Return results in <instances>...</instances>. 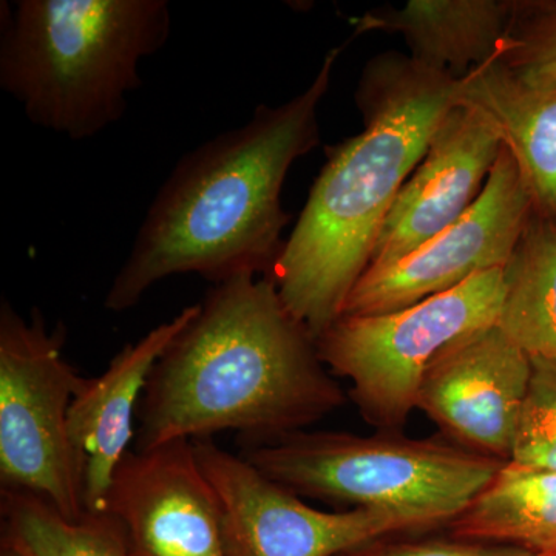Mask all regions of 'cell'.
<instances>
[{"mask_svg":"<svg viewBox=\"0 0 556 556\" xmlns=\"http://www.w3.org/2000/svg\"><path fill=\"white\" fill-rule=\"evenodd\" d=\"M2 544L22 556H135L110 511L64 517L49 501L28 492H0Z\"/></svg>","mask_w":556,"mask_h":556,"instance_id":"ac0fdd59","label":"cell"},{"mask_svg":"<svg viewBox=\"0 0 556 556\" xmlns=\"http://www.w3.org/2000/svg\"><path fill=\"white\" fill-rule=\"evenodd\" d=\"M460 79L409 54H376L356 94L364 129L328 149L324 169L268 277L300 324L320 338L342 314L376 240L428 142L459 101Z\"/></svg>","mask_w":556,"mask_h":556,"instance_id":"3957f363","label":"cell"},{"mask_svg":"<svg viewBox=\"0 0 556 556\" xmlns=\"http://www.w3.org/2000/svg\"><path fill=\"white\" fill-rule=\"evenodd\" d=\"M0 556H22L20 552L14 551V548H11L9 546H3V544H0Z\"/></svg>","mask_w":556,"mask_h":556,"instance_id":"7402d4cb","label":"cell"},{"mask_svg":"<svg viewBox=\"0 0 556 556\" xmlns=\"http://www.w3.org/2000/svg\"><path fill=\"white\" fill-rule=\"evenodd\" d=\"M316 338L268 276L214 285L175 336L139 401L135 450L233 431L240 447L287 437L345 404Z\"/></svg>","mask_w":556,"mask_h":556,"instance_id":"6da1fadb","label":"cell"},{"mask_svg":"<svg viewBox=\"0 0 556 556\" xmlns=\"http://www.w3.org/2000/svg\"><path fill=\"white\" fill-rule=\"evenodd\" d=\"M530 378V357L493 325L439 356L422 380L416 408L459 447L507 463Z\"/></svg>","mask_w":556,"mask_h":556,"instance_id":"8fae6325","label":"cell"},{"mask_svg":"<svg viewBox=\"0 0 556 556\" xmlns=\"http://www.w3.org/2000/svg\"><path fill=\"white\" fill-rule=\"evenodd\" d=\"M532 378L510 460L556 471V365L530 358Z\"/></svg>","mask_w":556,"mask_h":556,"instance_id":"d6986e66","label":"cell"},{"mask_svg":"<svg viewBox=\"0 0 556 556\" xmlns=\"http://www.w3.org/2000/svg\"><path fill=\"white\" fill-rule=\"evenodd\" d=\"M497 58L526 75L556 79V0H515Z\"/></svg>","mask_w":556,"mask_h":556,"instance_id":"ffe728a7","label":"cell"},{"mask_svg":"<svg viewBox=\"0 0 556 556\" xmlns=\"http://www.w3.org/2000/svg\"><path fill=\"white\" fill-rule=\"evenodd\" d=\"M65 328L39 309L24 317L0 305V484L43 497L64 517L84 514L83 481L67 433L84 382L62 354Z\"/></svg>","mask_w":556,"mask_h":556,"instance_id":"52a82bcc","label":"cell"},{"mask_svg":"<svg viewBox=\"0 0 556 556\" xmlns=\"http://www.w3.org/2000/svg\"><path fill=\"white\" fill-rule=\"evenodd\" d=\"M532 215L517 161L504 146L473 206L407 257L365 270L340 316H379L408 308L478 274L506 268Z\"/></svg>","mask_w":556,"mask_h":556,"instance_id":"9c48e42d","label":"cell"},{"mask_svg":"<svg viewBox=\"0 0 556 556\" xmlns=\"http://www.w3.org/2000/svg\"><path fill=\"white\" fill-rule=\"evenodd\" d=\"M496 327L530 358L556 365V225L532 215L504 268Z\"/></svg>","mask_w":556,"mask_h":556,"instance_id":"e0dca14e","label":"cell"},{"mask_svg":"<svg viewBox=\"0 0 556 556\" xmlns=\"http://www.w3.org/2000/svg\"><path fill=\"white\" fill-rule=\"evenodd\" d=\"M166 0L0 3V87L30 123L83 141L123 118L139 64L170 36Z\"/></svg>","mask_w":556,"mask_h":556,"instance_id":"277c9868","label":"cell"},{"mask_svg":"<svg viewBox=\"0 0 556 556\" xmlns=\"http://www.w3.org/2000/svg\"><path fill=\"white\" fill-rule=\"evenodd\" d=\"M506 292L504 268L379 316H340L316 340L331 375L350 382L361 415L397 431L416 408L428 369L460 340L496 325Z\"/></svg>","mask_w":556,"mask_h":556,"instance_id":"8992f818","label":"cell"},{"mask_svg":"<svg viewBox=\"0 0 556 556\" xmlns=\"http://www.w3.org/2000/svg\"><path fill=\"white\" fill-rule=\"evenodd\" d=\"M448 527L460 540L556 556V471L507 460Z\"/></svg>","mask_w":556,"mask_h":556,"instance_id":"2e32d148","label":"cell"},{"mask_svg":"<svg viewBox=\"0 0 556 556\" xmlns=\"http://www.w3.org/2000/svg\"><path fill=\"white\" fill-rule=\"evenodd\" d=\"M459 100L495 124L533 215L556 225V79L526 75L496 56L460 78Z\"/></svg>","mask_w":556,"mask_h":556,"instance_id":"5bb4252c","label":"cell"},{"mask_svg":"<svg viewBox=\"0 0 556 556\" xmlns=\"http://www.w3.org/2000/svg\"><path fill=\"white\" fill-rule=\"evenodd\" d=\"M343 47L328 51L313 83L280 105L186 153L161 186L104 308L126 313L150 288L178 274L218 285L269 276L283 251L289 214L281 190L292 164L320 142L318 109Z\"/></svg>","mask_w":556,"mask_h":556,"instance_id":"7a4b0ae2","label":"cell"},{"mask_svg":"<svg viewBox=\"0 0 556 556\" xmlns=\"http://www.w3.org/2000/svg\"><path fill=\"white\" fill-rule=\"evenodd\" d=\"M108 511L135 556H229L222 506L192 441L130 448L113 477Z\"/></svg>","mask_w":556,"mask_h":556,"instance_id":"30bf717a","label":"cell"},{"mask_svg":"<svg viewBox=\"0 0 556 556\" xmlns=\"http://www.w3.org/2000/svg\"><path fill=\"white\" fill-rule=\"evenodd\" d=\"M239 453L295 495L407 515L427 529L448 526L504 464L397 431L358 437L302 430Z\"/></svg>","mask_w":556,"mask_h":556,"instance_id":"5b68a950","label":"cell"},{"mask_svg":"<svg viewBox=\"0 0 556 556\" xmlns=\"http://www.w3.org/2000/svg\"><path fill=\"white\" fill-rule=\"evenodd\" d=\"M503 149L495 124L457 101L391 206L368 269L407 257L463 217L484 190Z\"/></svg>","mask_w":556,"mask_h":556,"instance_id":"7c38bea8","label":"cell"},{"mask_svg":"<svg viewBox=\"0 0 556 556\" xmlns=\"http://www.w3.org/2000/svg\"><path fill=\"white\" fill-rule=\"evenodd\" d=\"M514 9L515 0H409L367 11L356 35L402 36L413 60L460 79L500 56Z\"/></svg>","mask_w":556,"mask_h":556,"instance_id":"9a60e30c","label":"cell"},{"mask_svg":"<svg viewBox=\"0 0 556 556\" xmlns=\"http://www.w3.org/2000/svg\"><path fill=\"white\" fill-rule=\"evenodd\" d=\"M388 538L372 541L338 556H535L517 546L478 543L455 536L450 540L428 538L412 541H387Z\"/></svg>","mask_w":556,"mask_h":556,"instance_id":"44dd1931","label":"cell"},{"mask_svg":"<svg viewBox=\"0 0 556 556\" xmlns=\"http://www.w3.org/2000/svg\"><path fill=\"white\" fill-rule=\"evenodd\" d=\"M217 493L229 556H338L382 538L427 527L393 511L318 510L212 439L192 441Z\"/></svg>","mask_w":556,"mask_h":556,"instance_id":"ba28073f","label":"cell"},{"mask_svg":"<svg viewBox=\"0 0 556 556\" xmlns=\"http://www.w3.org/2000/svg\"><path fill=\"white\" fill-rule=\"evenodd\" d=\"M186 306L169 321L127 343L97 378H84L68 409L70 447L83 481L84 511H108L113 477L130 450L134 417L150 372L195 314Z\"/></svg>","mask_w":556,"mask_h":556,"instance_id":"4fadbf2b","label":"cell"}]
</instances>
